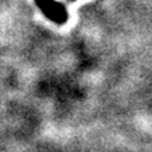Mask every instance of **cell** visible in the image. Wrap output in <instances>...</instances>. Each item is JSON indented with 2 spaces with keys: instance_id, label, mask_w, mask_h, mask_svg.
<instances>
[{
  "instance_id": "6da1fadb",
  "label": "cell",
  "mask_w": 152,
  "mask_h": 152,
  "mask_svg": "<svg viewBox=\"0 0 152 152\" xmlns=\"http://www.w3.org/2000/svg\"><path fill=\"white\" fill-rule=\"evenodd\" d=\"M39 10L42 11L49 20L56 24H64L68 20V13L64 6L55 0H35Z\"/></svg>"
}]
</instances>
